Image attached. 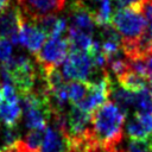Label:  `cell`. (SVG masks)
<instances>
[{"label": "cell", "instance_id": "obj_1", "mask_svg": "<svg viewBox=\"0 0 152 152\" xmlns=\"http://www.w3.org/2000/svg\"><path fill=\"white\" fill-rule=\"evenodd\" d=\"M126 115L113 101H106L91 114V137L104 150L120 145Z\"/></svg>", "mask_w": 152, "mask_h": 152}, {"label": "cell", "instance_id": "obj_2", "mask_svg": "<svg viewBox=\"0 0 152 152\" xmlns=\"http://www.w3.org/2000/svg\"><path fill=\"white\" fill-rule=\"evenodd\" d=\"M110 25L121 37V49L125 55L131 53L146 33V20L141 10L119 8L112 15Z\"/></svg>", "mask_w": 152, "mask_h": 152}, {"label": "cell", "instance_id": "obj_3", "mask_svg": "<svg viewBox=\"0 0 152 152\" xmlns=\"http://www.w3.org/2000/svg\"><path fill=\"white\" fill-rule=\"evenodd\" d=\"M0 75L2 83L12 84L20 97L33 91L37 72L28 57L23 55L12 56L7 62L1 64Z\"/></svg>", "mask_w": 152, "mask_h": 152}, {"label": "cell", "instance_id": "obj_4", "mask_svg": "<svg viewBox=\"0 0 152 152\" xmlns=\"http://www.w3.org/2000/svg\"><path fill=\"white\" fill-rule=\"evenodd\" d=\"M69 52L70 46L68 39L62 37H53L49 38L42 49L34 53V58L42 69L43 75H45L51 70L57 69L58 65L64 62Z\"/></svg>", "mask_w": 152, "mask_h": 152}, {"label": "cell", "instance_id": "obj_5", "mask_svg": "<svg viewBox=\"0 0 152 152\" xmlns=\"http://www.w3.org/2000/svg\"><path fill=\"white\" fill-rule=\"evenodd\" d=\"M96 70L91 56L86 51L70 50L63 62L62 72L71 81H88Z\"/></svg>", "mask_w": 152, "mask_h": 152}, {"label": "cell", "instance_id": "obj_6", "mask_svg": "<svg viewBox=\"0 0 152 152\" xmlns=\"http://www.w3.org/2000/svg\"><path fill=\"white\" fill-rule=\"evenodd\" d=\"M23 109L20 99L12 84L1 83L0 86V127H15L21 119Z\"/></svg>", "mask_w": 152, "mask_h": 152}, {"label": "cell", "instance_id": "obj_7", "mask_svg": "<svg viewBox=\"0 0 152 152\" xmlns=\"http://www.w3.org/2000/svg\"><path fill=\"white\" fill-rule=\"evenodd\" d=\"M21 15L33 23L61 12L65 0H17Z\"/></svg>", "mask_w": 152, "mask_h": 152}, {"label": "cell", "instance_id": "obj_8", "mask_svg": "<svg viewBox=\"0 0 152 152\" xmlns=\"http://www.w3.org/2000/svg\"><path fill=\"white\" fill-rule=\"evenodd\" d=\"M45 42L46 34L37 26V24L21 15L19 23V44L24 45L34 55L42 49Z\"/></svg>", "mask_w": 152, "mask_h": 152}, {"label": "cell", "instance_id": "obj_9", "mask_svg": "<svg viewBox=\"0 0 152 152\" xmlns=\"http://www.w3.org/2000/svg\"><path fill=\"white\" fill-rule=\"evenodd\" d=\"M94 13L82 0H75L70 6V24L69 27L89 33L93 36L94 26Z\"/></svg>", "mask_w": 152, "mask_h": 152}, {"label": "cell", "instance_id": "obj_10", "mask_svg": "<svg viewBox=\"0 0 152 152\" xmlns=\"http://www.w3.org/2000/svg\"><path fill=\"white\" fill-rule=\"evenodd\" d=\"M21 13L15 7H8L0 12V38L13 44L19 43V23Z\"/></svg>", "mask_w": 152, "mask_h": 152}, {"label": "cell", "instance_id": "obj_11", "mask_svg": "<svg viewBox=\"0 0 152 152\" xmlns=\"http://www.w3.org/2000/svg\"><path fill=\"white\" fill-rule=\"evenodd\" d=\"M69 146L70 142L65 132L52 125L45 127L44 139L39 152H68Z\"/></svg>", "mask_w": 152, "mask_h": 152}, {"label": "cell", "instance_id": "obj_12", "mask_svg": "<svg viewBox=\"0 0 152 152\" xmlns=\"http://www.w3.org/2000/svg\"><path fill=\"white\" fill-rule=\"evenodd\" d=\"M148 81H150L148 78L139 75L138 72L133 71L131 68L126 72H124L121 76L118 77L119 86H121L122 88H125L131 93H138L140 90L147 89Z\"/></svg>", "mask_w": 152, "mask_h": 152}, {"label": "cell", "instance_id": "obj_13", "mask_svg": "<svg viewBox=\"0 0 152 152\" xmlns=\"http://www.w3.org/2000/svg\"><path fill=\"white\" fill-rule=\"evenodd\" d=\"M36 24L49 38L61 37V34L66 28V20L64 18H58L56 15L45 17L36 21Z\"/></svg>", "mask_w": 152, "mask_h": 152}, {"label": "cell", "instance_id": "obj_14", "mask_svg": "<svg viewBox=\"0 0 152 152\" xmlns=\"http://www.w3.org/2000/svg\"><path fill=\"white\" fill-rule=\"evenodd\" d=\"M110 96L113 97V102L118 106V108L127 115L129 109L133 107V101H134V93H131L122 88L121 86H114L112 84L110 89Z\"/></svg>", "mask_w": 152, "mask_h": 152}, {"label": "cell", "instance_id": "obj_15", "mask_svg": "<svg viewBox=\"0 0 152 152\" xmlns=\"http://www.w3.org/2000/svg\"><path fill=\"white\" fill-rule=\"evenodd\" d=\"M90 87L89 81H70L68 82V97L72 106H77L87 95Z\"/></svg>", "mask_w": 152, "mask_h": 152}, {"label": "cell", "instance_id": "obj_16", "mask_svg": "<svg viewBox=\"0 0 152 152\" xmlns=\"http://www.w3.org/2000/svg\"><path fill=\"white\" fill-rule=\"evenodd\" d=\"M99 5L94 13L95 24L100 27H104L110 25L112 20V0H97Z\"/></svg>", "mask_w": 152, "mask_h": 152}, {"label": "cell", "instance_id": "obj_17", "mask_svg": "<svg viewBox=\"0 0 152 152\" xmlns=\"http://www.w3.org/2000/svg\"><path fill=\"white\" fill-rule=\"evenodd\" d=\"M133 108L135 109V113L139 114H152V96L150 90L144 89L134 93Z\"/></svg>", "mask_w": 152, "mask_h": 152}, {"label": "cell", "instance_id": "obj_18", "mask_svg": "<svg viewBox=\"0 0 152 152\" xmlns=\"http://www.w3.org/2000/svg\"><path fill=\"white\" fill-rule=\"evenodd\" d=\"M44 133H45V128L44 129H30L27 134L25 135L24 141L30 148L39 152L42 144H43Z\"/></svg>", "mask_w": 152, "mask_h": 152}, {"label": "cell", "instance_id": "obj_19", "mask_svg": "<svg viewBox=\"0 0 152 152\" xmlns=\"http://www.w3.org/2000/svg\"><path fill=\"white\" fill-rule=\"evenodd\" d=\"M18 140H19V132L15 129V127L5 128V131H2L1 133V146H2L1 150L13 145Z\"/></svg>", "mask_w": 152, "mask_h": 152}, {"label": "cell", "instance_id": "obj_20", "mask_svg": "<svg viewBox=\"0 0 152 152\" xmlns=\"http://www.w3.org/2000/svg\"><path fill=\"white\" fill-rule=\"evenodd\" d=\"M127 152H152V140H131Z\"/></svg>", "mask_w": 152, "mask_h": 152}, {"label": "cell", "instance_id": "obj_21", "mask_svg": "<svg viewBox=\"0 0 152 152\" xmlns=\"http://www.w3.org/2000/svg\"><path fill=\"white\" fill-rule=\"evenodd\" d=\"M12 57V43L7 39L0 38V63L7 62Z\"/></svg>", "mask_w": 152, "mask_h": 152}, {"label": "cell", "instance_id": "obj_22", "mask_svg": "<svg viewBox=\"0 0 152 152\" xmlns=\"http://www.w3.org/2000/svg\"><path fill=\"white\" fill-rule=\"evenodd\" d=\"M1 152H38V151H34L32 148H30L24 140H18L17 142H14L13 145L6 147V148H2Z\"/></svg>", "mask_w": 152, "mask_h": 152}, {"label": "cell", "instance_id": "obj_23", "mask_svg": "<svg viewBox=\"0 0 152 152\" xmlns=\"http://www.w3.org/2000/svg\"><path fill=\"white\" fill-rule=\"evenodd\" d=\"M145 0H114L120 8H135L141 10Z\"/></svg>", "mask_w": 152, "mask_h": 152}, {"label": "cell", "instance_id": "obj_24", "mask_svg": "<svg viewBox=\"0 0 152 152\" xmlns=\"http://www.w3.org/2000/svg\"><path fill=\"white\" fill-rule=\"evenodd\" d=\"M140 57H142V59H144L146 72H147V77L152 78V51L146 53L145 56H140Z\"/></svg>", "mask_w": 152, "mask_h": 152}, {"label": "cell", "instance_id": "obj_25", "mask_svg": "<svg viewBox=\"0 0 152 152\" xmlns=\"http://www.w3.org/2000/svg\"><path fill=\"white\" fill-rule=\"evenodd\" d=\"M10 4H11V0H0V12L5 11L6 8H8Z\"/></svg>", "mask_w": 152, "mask_h": 152}, {"label": "cell", "instance_id": "obj_26", "mask_svg": "<svg viewBox=\"0 0 152 152\" xmlns=\"http://www.w3.org/2000/svg\"><path fill=\"white\" fill-rule=\"evenodd\" d=\"M106 152H127V151H125L124 148H119V146H118V147H115V148L106 150Z\"/></svg>", "mask_w": 152, "mask_h": 152}, {"label": "cell", "instance_id": "obj_27", "mask_svg": "<svg viewBox=\"0 0 152 152\" xmlns=\"http://www.w3.org/2000/svg\"><path fill=\"white\" fill-rule=\"evenodd\" d=\"M148 87H150V94L152 96V78H150V81H148Z\"/></svg>", "mask_w": 152, "mask_h": 152}]
</instances>
